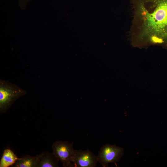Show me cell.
Instances as JSON below:
<instances>
[{"mask_svg": "<svg viewBox=\"0 0 167 167\" xmlns=\"http://www.w3.org/2000/svg\"><path fill=\"white\" fill-rule=\"evenodd\" d=\"M59 161L52 152L45 151L42 153L38 167H58Z\"/></svg>", "mask_w": 167, "mask_h": 167, "instance_id": "cell-7", "label": "cell"}, {"mask_svg": "<svg viewBox=\"0 0 167 167\" xmlns=\"http://www.w3.org/2000/svg\"><path fill=\"white\" fill-rule=\"evenodd\" d=\"M133 45L167 44V0H131Z\"/></svg>", "mask_w": 167, "mask_h": 167, "instance_id": "cell-1", "label": "cell"}, {"mask_svg": "<svg viewBox=\"0 0 167 167\" xmlns=\"http://www.w3.org/2000/svg\"><path fill=\"white\" fill-rule=\"evenodd\" d=\"M71 162L75 167H94L98 162L97 156L88 149L75 150Z\"/></svg>", "mask_w": 167, "mask_h": 167, "instance_id": "cell-5", "label": "cell"}, {"mask_svg": "<svg viewBox=\"0 0 167 167\" xmlns=\"http://www.w3.org/2000/svg\"><path fill=\"white\" fill-rule=\"evenodd\" d=\"M42 153L36 156L26 155L19 158L11 167H38Z\"/></svg>", "mask_w": 167, "mask_h": 167, "instance_id": "cell-6", "label": "cell"}, {"mask_svg": "<svg viewBox=\"0 0 167 167\" xmlns=\"http://www.w3.org/2000/svg\"><path fill=\"white\" fill-rule=\"evenodd\" d=\"M26 94V92L18 86L7 81H0V113L7 110L20 97Z\"/></svg>", "mask_w": 167, "mask_h": 167, "instance_id": "cell-2", "label": "cell"}, {"mask_svg": "<svg viewBox=\"0 0 167 167\" xmlns=\"http://www.w3.org/2000/svg\"><path fill=\"white\" fill-rule=\"evenodd\" d=\"M73 144L67 141L60 140L56 141L52 145V153L61 162L64 167H74L71 162L75 151Z\"/></svg>", "mask_w": 167, "mask_h": 167, "instance_id": "cell-3", "label": "cell"}, {"mask_svg": "<svg viewBox=\"0 0 167 167\" xmlns=\"http://www.w3.org/2000/svg\"><path fill=\"white\" fill-rule=\"evenodd\" d=\"M19 159L13 152L9 148L3 151L0 161V167H8L12 165Z\"/></svg>", "mask_w": 167, "mask_h": 167, "instance_id": "cell-8", "label": "cell"}, {"mask_svg": "<svg viewBox=\"0 0 167 167\" xmlns=\"http://www.w3.org/2000/svg\"><path fill=\"white\" fill-rule=\"evenodd\" d=\"M123 153V148L107 143L103 146L99 150L97 156L98 161L103 167L108 166L110 163H113L117 166V162Z\"/></svg>", "mask_w": 167, "mask_h": 167, "instance_id": "cell-4", "label": "cell"}]
</instances>
